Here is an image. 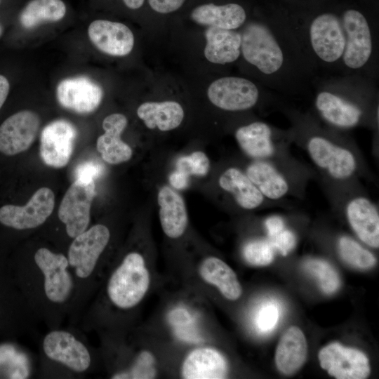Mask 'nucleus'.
Returning <instances> with one entry per match:
<instances>
[{
  "label": "nucleus",
  "mask_w": 379,
  "mask_h": 379,
  "mask_svg": "<svg viewBox=\"0 0 379 379\" xmlns=\"http://www.w3.org/2000/svg\"><path fill=\"white\" fill-rule=\"evenodd\" d=\"M207 95L212 104L227 111H242L258 102L259 91L250 80L237 77H225L213 81Z\"/></svg>",
  "instance_id": "obj_9"
},
{
  "label": "nucleus",
  "mask_w": 379,
  "mask_h": 379,
  "mask_svg": "<svg viewBox=\"0 0 379 379\" xmlns=\"http://www.w3.org/2000/svg\"><path fill=\"white\" fill-rule=\"evenodd\" d=\"M9 89L10 85L8 79L0 74V109L6 100Z\"/></svg>",
  "instance_id": "obj_42"
},
{
  "label": "nucleus",
  "mask_w": 379,
  "mask_h": 379,
  "mask_svg": "<svg viewBox=\"0 0 379 379\" xmlns=\"http://www.w3.org/2000/svg\"><path fill=\"white\" fill-rule=\"evenodd\" d=\"M92 44L101 52L112 56H125L134 46V36L124 24L108 20H95L88 29Z\"/></svg>",
  "instance_id": "obj_18"
},
{
  "label": "nucleus",
  "mask_w": 379,
  "mask_h": 379,
  "mask_svg": "<svg viewBox=\"0 0 379 379\" xmlns=\"http://www.w3.org/2000/svg\"><path fill=\"white\" fill-rule=\"evenodd\" d=\"M234 136L241 149L253 160L275 161L286 150L275 142L270 126L262 121L238 128Z\"/></svg>",
  "instance_id": "obj_17"
},
{
  "label": "nucleus",
  "mask_w": 379,
  "mask_h": 379,
  "mask_svg": "<svg viewBox=\"0 0 379 379\" xmlns=\"http://www.w3.org/2000/svg\"><path fill=\"white\" fill-rule=\"evenodd\" d=\"M307 344L302 331L291 326L281 336L277 347L275 362L278 370L284 375L295 373L305 363Z\"/></svg>",
  "instance_id": "obj_25"
},
{
  "label": "nucleus",
  "mask_w": 379,
  "mask_h": 379,
  "mask_svg": "<svg viewBox=\"0 0 379 379\" xmlns=\"http://www.w3.org/2000/svg\"><path fill=\"white\" fill-rule=\"evenodd\" d=\"M276 251L267 238L248 242L243 248L247 262L254 266H265L274 259Z\"/></svg>",
  "instance_id": "obj_34"
},
{
  "label": "nucleus",
  "mask_w": 379,
  "mask_h": 379,
  "mask_svg": "<svg viewBox=\"0 0 379 379\" xmlns=\"http://www.w3.org/2000/svg\"><path fill=\"white\" fill-rule=\"evenodd\" d=\"M55 196L48 187L36 190L25 206L5 205L0 208V222L16 230L33 229L42 225L52 213Z\"/></svg>",
  "instance_id": "obj_7"
},
{
  "label": "nucleus",
  "mask_w": 379,
  "mask_h": 379,
  "mask_svg": "<svg viewBox=\"0 0 379 379\" xmlns=\"http://www.w3.org/2000/svg\"><path fill=\"white\" fill-rule=\"evenodd\" d=\"M265 227L267 232V238H271L286 228L284 219L277 215L269 216L265 220Z\"/></svg>",
  "instance_id": "obj_40"
},
{
  "label": "nucleus",
  "mask_w": 379,
  "mask_h": 379,
  "mask_svg": "<svg viewBox=\"0 0 379 379\" xmlns=\"http://www.w3.org/2000/svg\"><path fill=\"white\" fill-rule=\"evenodd\" d=\"M93 180H76L65 194L58 208V218L65 225L69 237L84 232L90 222L91 206L95 193Z\"/></svg>",
  "instance_id": "obj_4"
},
{
  "label": "nucleus",
  "mask_w": 379,
  "mask_h": 379,
  "mask_svg": "<svg viewBox=\"0 0 379 379\" xmlns=\"http://www.w3.org/2000/svg\"><path fill=\"white\" fill-rule=\"evenodd\" d=\"M272 244L276 252L287 255L295 246L297 238L295 234L286 227L271 238H267Z\"/></svg>",
  "instance_id": "obj_38"
},
{
  "label": "nucleus",
  "mask_w": 379,
  "mask_h": 379,
  "mask_svg": "<svg viewBox=\"0 0 379 379\" xmlns=\"http://www.w3.org/2000/svg\"><path fill=\"white\" fill-rule=\"evenodd\" d=\"M305 150L320 173L333 182L347 183L359 173V157L353 149L325 136L310 137Z\"/></svg>",
  "instance_id": "obj_1"
},
{
  "label": "nucleus",
  "mask_w": 379,
  "mask_h": 379,
  "mask_svg": "<svg viewBox=\"0 0 379 379\" xmlns=\"http://www.w3.org/2000/svg\"><path fill=\"white\" fill-rule=\"evenodd\" d=\"M150 284L149 270L140 253L127 254L111 275L107 287L109 299L117 307L127 310L145 297Z\"/></svg>",
  "instance_id": "obj_2"
},
{
  "label": "nucleus",
  "mask_w": 379,
  "mask_h": 379,
  "mask_svg": "<svg viewBox=\"0 0 379 379\" xmlns=\"http://www.w3.org/2000/svg\"><path fill=\"white\" fill-rule=\"evenodd\" d=\"M218 185L243 209L258 208L267 200L246 173L237 167L225 170L218 178Z\"/></svg>",
  "instance_id": "obj_24"
},
{
  "label": "nucleus",
  "mask_w": 379,
  "mask_h": 379,
  "mask_svg": "<svg viewBox=\"0 0 379 379\" xmlns=\"http://www.w3.org/2000/svg\"><path fill=\"white\" fill-rule=\"evenodd\" d=\"M66 13V6L62 0H31L20 15L22 26L34 28L41 23L62 20Z\"/></svg>",
  "instance_id": "obj_30"
},
{
  "label": "nucleus",
  "mask_w": 379,
  "mask_h": 379,
  "mask_svg": "<svg viewBox=\"0 0 379 379\" xmlns=\"http://www.w3.org/2000/svg\"><path fill=\"white\" fill-rule=\"evenodd\" d=\"M228 373L225 357L217 350L204 347L192 350L185 358L181 375L185 379H222Z\"/></svg>",
  "instance_id": "obj_21"
},
{
  "label": "nucleus",
  "mask_w": 379,
  "mask_h": 379,
  "mask_svg": "<svg viewBox=\"0 0 379 379\" xmlns=\"http://www.w3.org/2000/svg\"><path fill=\"white\" fill-rule=\"evenodd\" d=\"M318 357L321 367L337 379H364L371 373L368 359L364 352L338 343L323 347Z\"/></svg>",
  "instance_id": "obj_8"
},
{
  "label": "nucleus",
  "mask_w": 379,
  "mask_h": 379,
  "mask_svg": "<svg viewBox=\"0 0 379 379\" xmlns=\"http://www.w3.org/2000/svg\"><path fill=\"white\" fill-rule=\"evenodd\" d=\"M43 350L50 359L75 372L86 371L91 362L87 347L71 333L53 331L44 338Z\"/></svg>",
  "instance_id": "obj_12"
},
{
  "label": "nucleus",
  "mask_w": 379,
  "mask_h": 379,
  "mask_svg": "<svg viewBox=\"0 0 379 379\" xmlns=\"http://www.w3.org/2000/svg\"><path fill=\"white\" fill-rule=\"evenodd\" d=\"M345 36L343 60L351 69H359L368 60L372 52V39L369 25L359 11L347 10L343 17Z\"/></svg>",
  "instance_id": "obj_11"
},
{
  "label": "nucleus",
  "mask_w": 379,
  "mask_h": 379,
  "mask_svg": "<svg viewBox=\"0 0 379 379\" xmlns=\"http://www.w3.org/2000/svg\"><path fill=\"white\" fill-rule=\"evenodd\" d=\"M1 33H2V27H1V26L0 25V36H1Z\"/></svg>",
  "instance_id": "obj_44"
},
{
  "label": "nucleus",
  "mask_w": 379,
  "mask_h": 379,
  "mask_svg": "<svg viewBox=\"0 0 379 379\" xmlns=\"http://www.w3.org/2000/svg\"><path fill=\"white\" fill-rule=\"evenodd\" d=\"M56 95L61 106L79 114L95 111L102 98L101 87L86 77L68 78L61 81Z\"/></svg>",
  "instance_id": "obj_16"
},
{
  "label": "nucleus",
  "mask_w": 379,
  "mask_h": 379,
  "mask_svg": "<svg viewBox=\"0 0 379 379\" xmlns=\"http://www.w3.org/2000/svg\"><path fill=\"white\" fill-rule=\"evenodd\" d=\"M343 208L347 222L358 238L370 247L378 248L379 213L371 199L365 195H352Z\"/></svg>",
  "instance_id": "obj_15"
},
{
  "label": "nucleus",
  "mask_w": 379,
  "mask_h": 379,
  "mask_svg": "<svg viewBox=\"0 0 379 379\" xmlns=\"http://www.w3.org/2000/svg\"><path fill=\"white\" fill-rule=\"evenodd\" d=\"M109 237V229L98 224L74 238L67 258L79 278H88L93 273Z\"/></svg>",
  "instance_id": "obj_5"
},
{
  "label": "nucleus",
  "mask_w": 379,
  "mask_h": 379,
  "mask_svg": "<svg viewBox=\"0 0 379 379\" xmlns=\"http://www.w3.org/2000/svg\"><path fill=\"white\" fill-rule=\"evenodd\" d=\"M303 268L317 281L321 291L331 295L338 290L340 279L335 268L327 261L319 258H308Z\"/></svg>",
  "instance_id": "obj_31"
},
{
  "label": "nucleus",
  "mask_w": 379,
  "mask_h": 379,
  "mask_svg": "<svg viewBox=\"0 0 379 379\" xmlns=\"http://www.w3.org/2000/svg\"><path fill=\"white\" fill-rule=\"evenodd\" d=\"M188 176L186 173L177 169L170 175L169 182L175 189L182 190L188 185Z\"/></svg>",
  "instance_id": "obj_41"
},
{
  "label": "nucleus",
  "mask_w": 379,
  "mask_h": 379,
  "mask_svg": "<svg viewBox=\"0 0 379 379\" xmlns=\"http://www.w3.org/2000/svg\"><path fill=\"white\" fill-rule=\"evenodd\" d=\"M241 36V49L244 59L265 74L276 72L282 65V51L265 25L249 23Z\"/></svg>",
  "instance_id": "obj_3"
},
{
  "label": "nucleus",
  "mask_w": 379,
  "mask_h": 379,
  "mask_svg": "<svg viewBox=\"0 0 379 379\" xmlns=\"http://www.w3.org/2000/svg\"><path fill=\"white\" fill-rule=\"evenodd\" d=\"M190 18L194 22L208 27L234 30L245 22L246 13L244 8L237 3L204 2L191 9Z\"/></svg>",
  "instance_id": "obj_22"
},
{
  "label": "nucleus",
  "mask_w": 379,
  "mask_h": 379,
  "mask_svg": "<svg viewBox=\"0 0 379 379\" xmlns=\"http://www.w3.org/2000/svg\"><path fill=\"white\" fill-rule=\"evenodd\" d=\"M157 375L156 360L149 351H142L130 369L114 374L112 378L150 379Z\"/></svg>",
  "instance_id": "obj_33"
},
{
  "label": "nucleus",
  "mask_w": 379,
  "mask_h": 379,
  "mask_svg": "<svg viewBox=\"0 0 379 379\" xmlns=\"http://www.w3.org/2000/svg\"><path fill=\"white\" fill-rule=\"evenodd\" d=\"M34 261L44 276V290L46 298L54 303L67 301L73 288L67 258L46 248H40L34 254Z\"/></svg>",
  "instance_id": "obj_6"
},
{
  "label": "nucleus",
  "mask_w": 379,
  "mask_h": 379,
  "mask_svg": "<svg viewBox=\"0 0 379 379\" xmlns=\"http://www.w3.org/2000/svg\"><path fill=\"white\" fill-rule=\"evenodd\" d=\"M39 125V116L29 110L7 118L0 126V152L11 156L26 151L34 141Z\"/></svg>",
  "instance_id": "obj_13"
},
{
  "label": "nucleus",
  "mask_w": 379,
  "mask_h": 379,
  "mask_svg": "<svg viewBox=\"0 0 379 379\" xmlns=\"http://www.w3.org/2000/svg\"><path fill=\"white\" fill-rule=\"evenodd\" d=\"M199 272L208 284L215 286L228 300H236L242 294V288L233 270L218 258L210 256L201 263Z\"/></svg>",
  "instance_id": "obj_28"
},
{
  "label": "nucleus",
  "mask_w": 379,
  "mask_h": 379,
  "mask_svg": "<svg viewBox=\"0 0 379 379\" xmlns=\"http://www.w3.org/2000/svg\"><path fill=\"white\" fill-rule=\"evenodd\" d=\"M338 251L343 261L358 269H369L376 263V258L371 251L347 236L338 239Z\"/></svg>",
  "instance_id": "obj_32"
},
{
  "label": "nucleus",
  "mask_w": 379,
  "mask_h": 379,
  "mask_svg": "<svg viewBox=\"0 0 379 379\" xmlns=\"http://www.w3.org/2000/svg\"><path fill=\"white\" fill-rule=\"evenodd\" d=\"M103 171V166L97 161H84L76 166L74 171V180L94 181L102 174Z\"/></svg>",
  "instance_id": "obj_37"
},
{
  "label": "nucleus",
  "mask_w": 379,
  "mask_h": 379,
  "mask_svg": "<svg viewBox=\"0 0 379 379\" xmlns=\"http://www.w3.org/2000/svg\"><path fill=\"white\" fill-rule=\"evenodd\" d=\"M205 37L204 55L210 62L224 65L239 57L241 43L239 33L232 29L208 27Z\"/></svg>",
  "instance_id": "obj_27"
},
{
  "label": "nucleus",
  "mask_w": 379,
  "mask_h": 379,
  "mask_svg": "<svg viewBox=\"0 0 379 379\" xmlns=\"http://www.w3.org/2000/svg\"><path fill=\"white\" fill-rule=\"evenodd\" d=\"M310 35L314 51L323 61L333 62L343 55L345 36L335 15L324 13L315 18L310 26Z\"/></svg>",
  "instance_id": "obj_14"
},
{
  "label": "nucleus",
  "mask_w": 379,
  "mask_h": 379,
  "mask_svg": "<svg viewBox=\"0 0 379 379\" xmlns=\"http://www.w3.org/2000/svg\"><path fill=\"white\" fill-rule=\"evenodd\" d=\"M315 105L327 122L339 128L354 127L361 119L362 112L356 105L327 91L317 95Z\"/></svg>",
  "instance_id": "obj_26"
},
{
  "label": "nucleus",
  "mask_w": 379,
  "mask_h": 379,
  "mask_svg": "<svg viewBox=\"0 0 379 379\" xmlns=\"http://www.w3.org/2000/svg\"><path fill=\"white\" fill-rule=\"evenodd\" d=\"M127 124L126 116L119 113L109 114L102 121L105 133L98 137L96 147L102 159L109 164L124 163L133 155L131 147L121 138Z\"/></svg>",
  "instance_id": "obj_20"
},
{
  "label": "nucleus",
  "mask_w": 379,
  "mask_h": 379,
  "mask_svg": "<svg viewBox=\"0 0 379 379\" xmlns=\"http://www.w3.org/2000/svg\"><path fill=\"white\" fill-rule=\"evenodd\" d=\"M187 0H146L149 8L160 15H167L180 10Z\"/></svg>",
  "instance_id": "obj_39"
},
{
  "label": "nucleus",
  "mask_w": 379,
  "mask_h": 379,
  "mask_svg": "<svg viewBox=\"0 0 379 379\" xmlns=\"http://www.w3.org/2000/svg\"><path fill=\"white\" fill-rule=\"evenodd\" d=\"M159 220L165 234L171 239L181 237L187 228L188 216L182 197L168 186L162 187L157 195Z\"/></svg>",
  "instance_id": "obj_23"
},
{
  "label": "nucleus",
  "mask_w": 379,
  "mask_h": 379,
  "mask_svg": "<svg viewBox=\"0 0 379 379\" xmlns=\"http://www.w3.org/2000/svg\"><path fill=\"white\" fill-rule=\"evenodd\" d=\"M268 201H279L292 192L290 178L274 161L253 160L244 171Z\"/></svg>",
  "instance_id": "obj_19"
},
{
  "label": "nucleus",
  "mask_w": 379,
  "mask_h": 379,
  "mask_svg": "<svg viewBox=\"0 0 379 379\" xmlns=\"http://www.w3.org/2000/svg\"><path fill=\"white\" fill-rule=\"evenodd\" d=\"M210 168V161L201 151H195L191 154L180 157L177 162V169L187 175H206Z\"/></svg>",
  "instance_id": "obj_35"
},
{
  "label": "nucleus",
  "mask_w": 379,
  "mask_h": 379,
  "mask_svg": "<svg viewBox=\"0 0 379 379\" xmlns=\"http://www.w3.org/2000/svg\"><path fill=\"white\" fill-rule=\"evenodd\" d=\"M123 4L129 10L136 11L142 8L146 0H121Z\"/></svg>",
  "instance_id": "obj_43"
},
{
  "label": "nucleus",
  "mask_w": 379,
  "mask_h": 379,
  "mask_svg": "<svg viewBox=\"0 0 379 379\" xmlns=\"http://www.w3.org/2000/svg\"><path fill=\"white\" fill-rule=\"evenodd\" d=\"M279 312L278 307L274 303H268L263 306L258 312L256 318V324L262 332H269L276 326Z\"/></svg>",
  "instance_id": "obj_36"
},
{
  "label": "nucleus",
  "mask_w": 379,
  "mask_h": 379,
  "mask_svg": "<svg viewBox=\"0 0 379 379\" xmlns=\"http://www.w3.org/2000/svg\"><path fill=\"white\" fill-rule=\"evenodd\" d=\"M77 135L75 126L65 119L49 123L41 131L40 157L45 164L62 168L69 162Z\"/></svg>",
  "instance_id": "obj_10"
},
{
  "label": "nucleus",
  "mask_w": 379,
  "mask_h": 379,
  "mask_svg": "<svg viewBox=\"0 0 379 379\" xmlns=\"http://www.w3.org/2000/svg\"><path fill=\"white\" fill-rule=\"evenodd\" d=\"M137 114L147 128L168 131L180 125L184 110L175 101L146 102L138 107Z\"/></svg>",
  "instance_id": "obj_29"
}]
</instances>
